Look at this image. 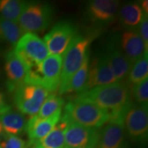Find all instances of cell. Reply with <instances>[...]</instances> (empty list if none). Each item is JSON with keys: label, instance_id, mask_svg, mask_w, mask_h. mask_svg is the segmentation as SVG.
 <instances>
[{"label": "cell", "instance_id": "obj_30", "mask_svg": "<svg viewBox=\"0 0 148 148\" xmlns=\"http://www.w3.org/2000/svg\"><path fill=\"white\" fill-rule=\"evenodd\" d=\"M141 8L142 10H143V12L144 13L147 14L148 13V1L147 0H144V1H142L141 3Z\"/></svg>", "mask_w": 148, "mask_h": 148}, {"label": "cell", "instance_id": "obj_28", "mask_svg": "<svg viewBox=\"0 0 148 148\" xmlns=\"http://www.w3.org/2000/svg\"><path fill=\"white\" fill-rule=\"evenodd\" d=\"M138 34L140 38L143 40L144 45H145V50L147 51L148 49V18L147 14L143 13L141 21L138 25Z\"/></svg>", "mask_w": 148, "mask_h": 148}, {"label": "cell", "instance_id": "obj_4", "mask_svg": "<svg viewBox=\"0 0 148 148\" xmlns=\"http://www.w3.org/2000/svg\"><path fill=\"white\" fill-rule=\"evenodd\" d=\"M92 39L77 34L70 42L69 47L62 54V66L60 84L58 90L62 89L69 82L71 77L78 70L89 52V47Z\"/></svg>", "mask_w": 148, "mask_h": 148}, {"label": "cell", "instance_id": "obj_3", "mask_svg": "<svg viewBox=\"0 0 148 148\" xmlns=\"http://www.w3.org/2000/svg\"><path fill=\"white\" fill-rule=\"evenodd\" d=\"M62 56L49 55L27 70L24 82L38 85L50 93L58 90L62 73Z\"/></svg>", "mask_w": 148, "mask_h": 148}, {"label": "cell", "instance_id": "obj_31", "mask_svg": "<svg viewBox=\"0 0 148 148\" xmlns=\"http://www.w3.org/2000/svg\"><path fill=\"white\" fill-rule=\"evenodd\" d=\"M2 131H3V128H2V126H1V123H0V134L2 133Z\"/></svg>", "mask_w": 148, "mask_h": 148}, {"label": "cell", "instance_id": "obj_26", "mask_svg": "<svg viewBox=\"0 0 148 148\" xmlns=\"http://www.w3.org/2000/svg\"><path fill=\"white\" fill-rule=\"evenodd\" d=\"M132 92L135 100L139 105H147L148 103V79L132 86Z\"/></svg>", "mask_w": 148, "mask_h": 148}, {"label": "cell", "instance_id": "obj_25", "mask_svg": "<svg viewBox=\"0 0 148 148\" xmlns=\"http://www.w3.org/2000/svg\"><path fill=\"white\" fill-rule=\"evenodd\" d=\"M64 103V101L61 96L56 94L49 95L40 107L37 116L41 119L49 117L58 110L62 109Z\"/></svg>", "mask_w": 148, "mask_h": 148}, {"label": "cell", "instance_id": "obj_13", "mask_svg": "<svg viewBox=\"0 0 148 148\" xmlns=\"http://www.w3.org/2000/svg\"><path fill=\"white\" fill-rule=\"evenodd\" d=\"M97 148H126L124 122L109 121L99 132Z\"/></svg>", "mask_w": 148, "mask_h": 148}, {"label": "cell", "instance_id": "obj_12", "mask_svg": "<svg viewBox=\"0 0 148 148\" xmlns=\"http://www.w3.org/2000/svg\"><path fill=\"white\" fill-rule=\"evenodd\" d=\"M62 109L58 110L52 115L45 119H41L37 114L32 116L25 125L26 131L29 139V145L43 138L52 130L60 120Z\"/></svg>", "mask_w": 148, "mask_h": 148}, {"label": "cell", "instance_id": "obj_9", "mask_svg": "<svg viewBox=\"0 0 148 148\" xmlns=\"http://www.w3.org/2000/svg\"><path fill=\"white\" fill-rule=\"evenodd\" d=\"M124 127L132 140L138 143H145L148 135L147 105H132L125 114Z\"/></svg>", "mask_w": 148, "mask_h": 148}, {"label": "cell", "instance_id": "obj_18", "mask_svg": "<svg viewBox=\"0 0 148 148\" xmlns=\"http://www.w3.org/2000/svg\"><path fill=\"white\" fill-rule=\"evenodd\" d=\"M68 123L60 119L52 130L43 138L35 142L34 148H64V132Z\"/></svg>", "mask_w": 148, "mask_h": 148}, {"label": "cell", "instance_id": "obj_23", "mask_svg": "<svg viewBox=\"0 0 148 148\" xmlns=\"http://www.w3.org/2000/svg\"><path fill=\"white\" fill-rule=\"evenodd\" d=\"M23 35L17 23L0 17V40L16 45Z\"/></svg>", "mask_w": 148, "mask_h": 148}, {"label": "cell", "instance_id": "obj_5", "mask_svg": "<svg viewBox=\"0 0 148 148\" xmlns=\"http://www.w3.org/2000/svg\"><path fill=\"white\" fill-rule=\"evenodd\" d=\"M53 16L52 5L43 2H27L18 24L23 34L41 32L50 25Z\"/></svg>", "mask_w": 148, "mask_h": 148}, {"label": "cell", "instance_id": "obj_22", "mask_svg": "<svg viewBox=\"0 0 148 148\" xmlns=\"http://www.w3.org/2000/svg\"><path fill=\"white\" fill-rule=\"evenodd\" d=\"M27 4L26 1L18 0H0L1 18L17 23Z\"/></svg>", "mask_w": 148, "mask_h": 148}, {"label": "cell", "instance_id": "obj_27", "mask_svg": "<svg viewBox=\"0 0 148 148\" xmlns=\"http://www.w3.org/2000/svg\"><path fill=\"white\" fill-rule=\"evenodd\" d=\"M2 140L0 143L1 148H27L29 144L17 136L1 133Z\"/></svg>", "mask_w": 148, "mask_h": 148}, {"label": "cell", "instance_id": "obj_21", "mask_svg": "<svg viewBox=\"0 0 148 148\" xmlns=\"http://www.w3.org/2000/svg\"><path fill=\"white\" fill-rule=\"evenodd\" d=\"M144 12L140 4L128 3L121 7L119 10L120 21L123 26L128 29H133L138 26Z\"/></svg>", "mask_w": 148, "mask_h": 148}, {"label": "cell", "instance_id": "obj_6", "mask_svg": "<svg viewBox=\"0 0 148 148\" xmlns=\"http://www.w3.org/2000/svg\"><path fill=\"white\" fill-rule=\"evenodd\" d=\"M16 106L22 114L34 116L38 114L49 92L38 85L22 83L14 90Z\"/></svg>", "mask_w": 148, "mask_h": 148}, {"label": "cell", "instance_id": "obj_7", "mask_svg": "<svg viewBox=\"0 0 148 148\" xmlns=\"http://www.w3.org/2000/svg\"><path fill=\"white\" fill-rule=\"evenodd\" d=\"M14 51L27 70L50 55L44 40L34 33L24 34L18 40Z\"/></svg>", "mask_w": 148, "mask_h": 148}, {"label": "cell", "instance_id": "obj_2", "mask_svg": "<svg viewBox=\"0 0 148 148\" xmlns=\"http://www.w3.org/2000/svg\"><path fill=\"white\" fill-rule=\"evenodd\" d=\"M66 123H75L83 126L99 128L109 121L107 111L93 103L74 98L64 107L63 116L60 118Z\"/></svg>", "mask_w": 148, "mask_h": 148}, {"label": "cell", "instance_id": "obj_20", "mask_svg": "<svg viewBox=\"0 0 148 148\" xmlns=\"http://www.w3.org/2000/svg\"><path fill=\"white\" fill-rule=\"evenodd\" d=\"M89 64V53H88L86 56L82 65L74 73L69 82L62 89L58 90L60 95H63L71 92H82L83 91L85 84L87 82Z\"/></svg>", "mask_w": 148, "mask_h": 148}, {"label": "cell", "instance_id": "obj_19", "mask_svg": "<svg viewBox=\"0 0 148 148\" xmlns=\"http://www.w3.org/2000/svg\"><path fill=\"white\" fill-rule=\"evenodd\" d=\"M0 123L5 133L14 136L21 134L26 125L23 114L11 110L0 114Z\"/></svg>", "mask_w": 148, "mask_h": 148}, {"label": "cell", "instance_id": "obj_29", "mask_svg": "<svg viewBox=\"0 0 148 148\" xmlns=\"http://www.w3.org/2000/svg\"><path fill=\"white\" fill-rule=\"evenodd\" d=\"M11 110V106L5 102L4 97L2 93L0 92V114L4 113L7 111Z\"/></svg>", "mask_w": 148, "mask_h": 148}, {"label": "cell", "instance_id": "obj_8", "mask_svg": "<svg viewBox=\"0 0 148 148\" xmlns=\"http://www.w3.org/2000/svg\"><path fill=\"white\" fill-rule=\"evenodd\" d=\"M77 35L75 26L69 21H60L44 36V42L50 55H61L64 53L70 42Z\"/></svg>", "mask_w": 148, "mask_h": 148}, {"label": "cell", "instance_id": "obj_17", "mask_svg": "<svg viewBox=\"0 0 148 148\" xmlns=\"http://www.w3.org/2000/svg\"><path fill=\"white\" fill-rule=\"evenodd\" d=\"M120 45L122 51L131 64L141 58L145 53V45L139 34L135 29H128L122 34Z\"/></svg>", "mask_w": 148, "mask_h": 148}, {"label": "cell", "instance_id": "obj_10", "mask_svg": "<svg viewBox=\"0 0 148 148\" xmlns=\"http://www.w3.org/2000/svg\"><path fill=\"white\" fill-rule=\"evenodd\" d=\"M99 136L97 128L68 123L64 132V148H96Z\"/></svg>", "mask_w": 148, "mask_h": 148}, {"label": "cell", "instance_id": "obj_14", "mask_svg": "<svg viewBox=\"0 0 148 148\" xmlns=\"http://www.w3.org/2000/svg\"><path fill=\"white\" fill-rule=\"evenodd\" d=\"M5 71L6 73L7 88L10 92H14L18 85L24 82L27 68L14 51H11L5 56Z\"/></svg>", "mask_w": 148, "mask_h": 148}, {"label": "cell", "instance_id": "obj_16", "mask_svg": "<svg viewBox=\"0 0 148 148\" xmlns=\"http://www.w3.org/2000/svg\"><path fill=\"white\" fill-rule=\"evenodd\" d=\"M119 2L115 0H94L87 6V13L92 21L98 23H106L114 19Z\"/></svg>", "mask_w": 148, "mask_h": 148}, {"label": "cell", "instance_id": "obj_11", "mask_svg": "<svg viewBox=\"0 0 148 148\" xmlns=\"http://www.w3.org/2000/svg\"><path fill=\"white\" fill-rule=\"evenodd\" d=\"M116 82L108 57L105 53L99 58H94L91 63L89 64L87 82L82 92Z\"/></svg>", "mask_w": 148, "mask_h": 148}, {"label": "cell", "instance_id": "obj_32", "mask_svg": "<svg viewBox=\"0 0 148 148\" xmlns=\"http://www.w3.org/2000/svg\"><path fill=\"white\" fill-rule=\"evenodd\" d=\"M1 140H2V136H1V134H0V143H1Z\"/></svg>", "mask_w": 148, "mask_h": 148}, {"label": "cell", "instance_id": "obj_1", "mask_svg": "<svg viewBox=\"0 0 148 148\" xmlns=\"http://www.w3.org/2000/svg\"><path fill=\"white\" fill-rule=\"evenodd\" d=\"M75 98L93 103L107 111L109 121L124 122L125 114L132 106L131 90L128 84L123 81L92 88L80 92Z\"/></svg>", "mask_w": 148, "mask_h": 148}, {"label": "cell", "instance_id": "obj_24", "mask_svg": "<svg viewBox=\"0 0 148 148\" xmlns=\"http://www.w3.org/2000/svg\"><path fill=\"white\" fill-rule=\"evenodd\" d=\"M148 53H145L131 67L128 74L129 84L132 86L139 84L148 77Z\"/></svg>", "mask_w": 148, "mask_h": 148}, {"label": "cell", "instance_id": "obj_15", "mask_svg": "<svg viewBox=\"0 0 148 148\" xmlns=\"http://www.w3.org/2000/svg\"><path fill=\"white\" fill-rule=\"evenodd\" d=\"M106 54L116 81L122 82L128 76L132 65L116 41L110 42Z\"/></svg>", "mask_w": 148, "mask_h": 148}]
</instances>
